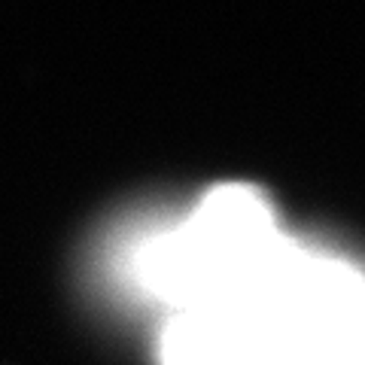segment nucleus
<instances>
[{
  "instance_id": "obj_1",
  "label": "nucleus",
  "mask_w": 365,
  "mask_h": 365,
  "mask_svg": "<svg viewBox=\"0 0 365 365\" xmlns=\"http://www.w3.org/2000/svg\"><path fill=\"white\" fill-rule=\"evenodd\" d=\"M253 307L277 323L311 365H365V271L299 244L280 222L244 237L192 307Z\"/></svg>"
},
{
  "instance_id": "obj_2",
  "label": "nucleus",
  "mask_w": 365,
  "mask_h": 365,
  "mask_svg": "<svg viewBox=\"0 0 365 365\" xmlns=\"http://www.w3.org/2000/svg\"><path fill=\"white\" fill-rule=\"evenodd\" d=\"M162 365H311L295 341L265 314L210 304L168 314Z\"/></svg>"
}]
</instances>
